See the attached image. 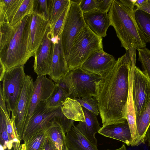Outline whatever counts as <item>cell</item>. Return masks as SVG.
<instances>
[{
    "label": "cell",
    "mask_w": 150,
    "mask_h": 150,
    "mask_svg": "<svg viewBox=\"0 0 150 150\" xmlns=\"http://www.w3.org/2000/svg\"><path fill=\"white\" fill-rule=\"evenodd\" d=\"M105 137L121 141L127 146L131 145L132 139L127 121L119 123L102 127L98 132Z\"/></svg>",
    "instance_id": "cell-18"
},
{
    "label": "cell",
    "mask_w": 150,
    "mask_h": 150,
    "mask_svg": "<svg viewBox=\"0 0 150 150\" xmlns=\"http://www.w3.org/2000/svg\"><path fill=\"white\" fill-rule=\"evenodd\" d=\"M31 17L29 49L34 53L43 40L50 23L43 16L35 12L31 14Z\"/></svg>",
    "instance_id": "cell-14"
},
{
    "label": "cell",
    "mask_w": 150,
    "mask_h": 150,
    "mask_svg": "<svg viewBox=\"0 0 150 150\" xmlns=\"http://www.w3.org/2000/svg\"><path fill=\"white\" fill-rule=\"evenodd\" d=\"M0 150H11L13 147L7 131L5 113L0 108Z\"/></svg>",
    "instance_id": "cell-29"
},
{
    "label": "cell",
    "mask_w": 150,
    "mask_h": 150,
    "mask_svg": "<svg viewBox=\"0 0 150 150\" xmlns=\"http://www.w3.org/2000/svg\"><path fill=\"white\" fill-rule=\"evenodd\" d=\"M69 5L66 8L53 26L50 28L52 38L59 37L61 35L69 10Z\"/></svg>",
    "instance_id": "cell-33"
},
{
    "label": "cell",
    "mask_w": 150,
    "mask_h": 150,
    "mask_svg": "<svg viewBox=\"0 0 150 150\" xmlns=\"http://www.w3.org/2000/svg\"><path fill=\"white\" fill-rule=\"evenodd\" d=\"M137 9L143 10L150 14V0H144L142 4Z\"/></svg>",
    "instance_id": "cell-39"
},
{
    "label": "cell",
    "mask_w": 150,
    "mask_h": 150,
    "mask_svg": "<svg viewBox=\"0 0 150 150\" xmlns=\"http://www.w3.org/2000/svg\"><path fill=\"white\" fill-rule=\"evenodd\" d=\"M78 4L83 13L97 10L96 0H81Z\"/></svg>",
    "instance_id": "cell-35"
},
{
    "label": "cell",
    "mask_w": 150,
    "mask_h": 150,
    "mask_svg": "<svg viewBox=\"0 0 150 150\" xmlns=\"http://www.w3.org/2000/svg\"><path fill=\"white\" fill-rule=\"evenodd\" d=\"M132 50H127L119 58L113 66L97 83L96 99L102 127L127 120Z\"/></svg>",
    "instance_id": "cell-1"
},
{
    "label": "cell",
    "mask_w": 150,
    "mask_h": 150,
    "mask_svg": "<svg viewBox=\"0 0 150 150\" xmlns=\"http://www.w3.org/2000/svg\"><path fill=\"white\" fill-rule=\"evenodd\" d=\"M61 109V106L51 107L44 101L40 103L25 124L22 140L24 142L38 132L46 131L56 121Z\"/></svg>",
    "instance_id": "cell-8"
},
{
    "label": "cell",
    "mask_w": 150,
    "mask_h": 150,
    "mask_svg": "<svg viewBox=\"0 0 150 150\" xmlns=\"http://www.w3.org/2000/svg\"><path fill=\"white\" fill-rule=\"evenodd\" d=\"M43 150H58L49 137L47 136L45 139Z\"/></svg>",
    "instance_id": "cell-37"
},
{
    "label": "cell",
    "mask_w": 150,
    "mask_h": 150,
    "mask_svg": "<svg viewBox=\"0 0 150 150\" xmlns=\"http://www.w3.org/2000/svg\"><path fill=\"white\" fill-rule=\"evenodd\" d=\"M83 16L86 25L92 31L102 38L106 35L107 30L110 25L108 13L96 10L83 13Z\"/></svg>",
    "instance_id": "cell-16"
},
{
    "label": "cell",
    "mask_w": 150,
    "mask_h": 150,
    "mask_svg": "<svg viewBox=\"0 0 150 150\" xmlns=\"http://www.w3.org/2000/svg\"><path fill=\"white\" fill-rule=\"evenodd\" d=\"M134 6L113 0L108 13L110 25L114 28L121 46L126 51L133 49L138 50L146 45L134 18Z\"/></svg>",
    "instance_id": "cell-3"
},
{
    "label": "cell",
    "mask_w": 150,
    "mask_h": 150,
    "mask_svg": "<svg viewBox=\"0 0 150 150\" xmlns=\"http://www.w3.org/2000/svg\"><path fill=\"white\" fill-rule=\"evenodd\" d=\"M146 141L148 142V145L150 146V125L146 132Z\"/></svg>",
    "instance_id": "cell-40"
},
{
    "label": "cell",
    "mask_w": 150,
    "mask_h": 150,
    "mask_svg": "<svg viewBox=\"0 0 150 150\" xmlns=\"http://www.w3.org/2000/svg\"><path fill=\"white\" fill-rule=\"evenodd\" d=\"M116 60L103 50L93 53L81 67L89 73L102 77L114 65Z\"/></svg>",
    "instance_id": "cell-12"
},
{
    "label": "cell",
    "mask_w": 150,
    "mask_h": 150,
    "mask_svg": "<svg viewBox=\"0 0 150 150\" xmlns=\"http://www.w3.org/2000/svg\"><path fill=\"white\" fill-rule=\"evenodd\" d=\"M31 20L29 15L13 26L8 23H0V67L5 72L23 66L34 56L29 49Z\"/></svg>",
    "instance_id": "cell-2"
},
{
    "label": "cell",
    "mask_w": 150,
    "mask_h": 150,
    "mask_svg": "<svg viewBox=\"0 0 150 150\" xmlns=\"http://www.w3.org/2000/svg\"><path fill=\"white\" fill-rule=\"evenodd\" d=\"M23 0H0V23L10 24Z\"/></svg>",
    "instance_id": "cell-25"
},
{
    "label": "cell",
    "mask_w": 150,
    "mask_h": 150,
    "mask_svg": "<svg viewBox=\"0 0 150 150\" xmlns=\"http://www.w3.org/2000/svg\"><path fill=\"white\" fill-rule=\"evenodd\" d=\"M82 108L85 121L79 122L75 126L85 137L93 145L97 146V140L95 134L101 128L97 116L83 107Z\"/></svg>",
    "instance_id": "cell-17"
},
{
    "label": "cell",
    "mask_w": 150,
    "mask_h": 150,
    "mask_svg": "<svg viewBox=\"0 0 150 150\" xmlns=\"http://www.w3.org/2000/svg\"><path fill=\"white\" fill-rule=\"evenodd\" d=\"M86 26L83 13L79 4L70 0L68 11L61 37L63 50L67 61L74 42Z\"/></svg>",
    "instance_id": "cell-6"
},
{
    "label": "cell",
    "mask_w": 150,
    "mask_h": 150,
    "mask_svg": "<svg viewBox=\"0 0 150 150\" xmlns=\"http://www.w3.org/2000/svg\"><path fill=\"white\" fill-rule=\"evenodd\" d=\"M103 50L102 38L86 26L74 42L70 50L67 64L69 70L81 67L94 52Z\"/></svg>",
    "instance_id": "cell-5"
},
{
    "label": "cell",
    "mask_w": 150,
    "mask_h": 150,
    "mask_svg": "<svg viewBox=\"0 0 150 150\" xmlns=\"http://www.w3.org/2000/svg\"><path fill=\"white\" fill-rule=\"evenodd\" d=\"M132 93L136 118L150 99V79L136 65L133 70Z\"/></svg>",
    "instance_id": "cell-11"
},
{
    "label": "cell",
    "mask_w": 150,
    "mask_h": 150,
    "mask_svg": "<svg viewBox=\"0 0 150 150\" xmlns=\"http://www.w3.org/2000/svg\"><path fill=\"white\" fill-rule=\"evenodd\" d=\"M34 88L32 77L27 75L14 113L11 119L14 122L17 133L22 140L28 113Z\"/></svg>",
    "instance_id": "cell-10"
},
{
    "label": "cell",
    "mask_w": 150,
    "mask_h": 150,
    "mask_svg": "<svg viewBox=\"0 0 150 150\" xmlns=\"http://www.w3.org/2000/svg\"><path fill=\"white\" fill-rule=\"evenodd\" d=\"M138 136V145L146 141V135L150 125V99L139 116L136 118Z\"/></svg>",
    "instance_id": "cell-22"
},
{
    "label": "cell",
    "mask_w": 150,
    "mask_h": 150,
    "mask_svg": "<svg viewBox=\"0 0 150 150\" xmlns=\"http://www.w3.org/2000/svg\"><path fill=\"white\" fill-rule=\"evenodd\" d=\"M54 86L52 80L45 76H37L34 82V88L25 123L32 115L38 105L49 97Z\"/></svg>",
    "instance_id": "cell-13"
},
{
    "label": "cell",
    "mask_w": 150,
    "mask_h": 150,
    "mask_svg": "<svg viewBox=\"0 0 150 150\" xmlns=\"http://www.w3.org/2000/svg\"><path fill=\"white\" fill-rule=\"evenodd\" d=\"M136 24L146 43H150V14L140 9H134Z\"/></svg>",
    "instance_id": "cell-24"
},
{
    "label": "cell",
    "mask_w": 150,
    "mask_h": 150,
    "mask_svg": "<svg viewBox=\"0 0 150 150\" xmlns=\"http://www.w3.org/2000/svg\"><path fill=\"white\" fill-rule=\"evenodd\" d=\"M97 9L101 12L108 13L113 0H96Z\"/></svg>",
    "instance_id": "cell-36"
},
{
    "label": "cell",
    "mask_w": 150,
    "mask_h": 150,
    "mask_svg": "<svg viewBox=\"0 0 150 150\" xmlns=\"http://www.w3.org/2000/svg\"><path fill=\"white\" fill-rule=\"evenodd\" d=\"M47 136L45 131L38 132L22 144V150H43Z\"/></svg>",
    "instance_id": "cell-27"
},
{
    "label": "cell",
    "mask_w": 150,
    "mask_h": 150,
    "mask_svg": "<svg viewBox=\"0 0 150 150\" xmlns=\"http://www.w3.org/2000/svg\"><path fill=\"white\" fill-rule=\"evenodd\" d=\"M138 60L141 62L142 67L150 79V50L145 47L138 50Z\"/></svg>",
    "instance_id": "cell-31"
},
{
    "label": "cell",
    "mask_w": 150,
    "mask_h": 150,
    "mask_svg": "<svg viewBox=\"0 0 150 150\" xmlns=\"http://www.w3.org/2000/svg\"><path fill=\"white\" fill-rule=\"evenodd\" d=\"M68 97L66 92L56 84L50 95L44 101L46 105L51 107H57L61 106Z\"/></svg>",
    "instance_id": "cell-28"
},
{
    "label": "cell",
    "mask_w": 150,
    "mask_h": 150,
    "mask_svg": "<svg viewBox=\"0 0 150 150\" xmlns=\"http://www.w3.org/2000/svg\"><path fill=\"white\" fill-rule=\"evenodd\" d=\"M61 37V35L59 38L52 39L54 48L52 68L49 75L55 82L69 71L63 50Z\"/></svg>",
    "instance_id": "cell-15"
},
{
    "label": "cell",
    "mask_w": 150,
    "mask_h": 150,
    "mask_svg": "<svg viewBox=\"0 0 150 150\" xmlns=\"http://www.w3.org/2000/svg\"><path fill=\"white\" fill-rule=\"evenodd\" d=\"M26 75L23 66H16L6 71L3 79L2 90L8 115L16 110Z\"/></svg>",
    "instance_id": "cell-7"
},
{
    "label": "cell",
    "mask_w": 150,
    "mask_h": 150,
    "mask_svg": "<svg viewBox=\"0 0 150 150\" xmlns=\"http://www.w3.org/2000/svg\"><path fill=\"white\" fill-rule=\"evenodd\" d=\"M33 0H23L10 24L14 26L25 16L31 14L33 12Z\"/></svg>",
    "instance_id": "cell-30"
},
{
    "label": "cell",
    "mask_w": 150,
    "mask_h": 150,
    "mask_svg": "<svg viewBox=\"0 0 150 150\" xmlns=\"http://www.w3.org/2000/svg\"><path fill=\"white\" fill-rule=\"evenodd\" d=\"M0 108L4 110L6 114H8L2 88L1 85L0 87Z\"/></svg>",
    "instance_id": "cell-38"
},
{
    "label": "cell",
    "mask_w": 150,
    "mask_h": 150,
    "mask_svg": "<svg viewBox=\"0 0 150 150\" xmlns=\"http://www.w3.org/2000/svg\"><path fill=\"white\" fill-rule=\"evenodd\" d=\"M68 150H98L80 132L74 125L66 133Z\"/></svg>",
    "instance_id": "cell-19"
},
{
    "label": "cell",
    "mask_w": 150,
    "mask_h": 150,
    "mask_svg": "<svg viewBox=\"0 0 150 150\" xmlns=\"http://www.w3.org/2000/svg\"><path fill=\"white\" fill-rule=\"evenodd\" d=\"M58 150H68L66 139V133L58 122L54 121L45 131Z\"/></svg>",
    "instance_id": "cell-23"
},
{
    "label": "cell",
    "mask_w": 150,
    "mask_h": 150,
    "mask_svg": "<svg viewBox=\"0 0 150 150\" xmlns=\"http://www.w3.org/2000/svg\"><path fill=\"white\" fill-rule=\"evenodd\" d=\"M75 99L79 103L82 107L96 115L98 116L99 114L97 100L96 98L92 96H87Z\"/></svg>",
    "instance_id": "cell-32"
},
{
    "label": "cell",
    "mask_w": 150,
    "mask_h": 150,
    "mask_svg": "<svg viewBox=\"0 0 150 150\" xmlns=\"http://www.w3.org/2000/svg\"><path fill=\"white\" fill-rule=\"evenodd\" d=\"M134 66V64L132 65L129 73V88L126 115V119L129 127L132 138L133 140L136 139L138 137L136 123L135 110L132 93L133 73Z\"/></svg>",
    "instance_id": "cell-20"
},
{
    "label": "cell",
    "mask_w": 150,
    "mask_h": 150,
    "mask_svg": "<svg viewBox=\"0 0 150 150\" xmlns=\"http://www.w3.org/2000/svg\"><path fill=\"white\" fill-rule=\"evenodd\" d=\"M70 0H48V20L52 28L66 8Z\"/></svg>",
    "instance_id": "cell-26"
},
{
    "label": "cell",
    "mask_w": 150,
    "mask_h": 150,
    "mask_svg": "<svg viewBox=\"0 0 150 150\" xmlns=\"http://www.w3.org/2000/svg\"><path fill=\"white\" fill-rule=\"evenodd\" d=\"M101 77L80 67L69 70L55 83L63 89L70 98L75 99L92 96L96 98V84Z\"/></svg>",
    "instance_id": "cell-4"
},
{
    "label": "cell",
    "mask_w": 150,
    "mask_h": 150,
    "mask_svg": "<svg viewBox=\"0 0 150 150\" xmlns=\"http://www.w3.org/2000/svg\"><path fill=\"white\" fill-rule=\"evenodd\" d=\"M105 150H127V149L125 144H123L121 146L119 149L114 150L108 149Z\"/></svg>",
    "instance_id": "cell-41"
},
{
    "label": "cell",
    "mask_w": 150,
    "mask_h": 150,
    "mask_svg": "<svg viewBox=\"0 0 150 150\" xmlns=\"http://www.w3.org/2000/svg\"><path fill=\"white\" fill-rule=\"evenodd\" d=\"M61 108L62 113L68 119L79 122L85 121L82 107L76 100L68 97Z\"/></svg>",
    "instance_id": "cell-21"
},
{
    "label": "cell",
    "mask_w": 150,
    "mask_h": 150,
    "mask_svg": "<svg viewBox=\"0 0 150 150\" xmlns=\"http://www.w3.org/2000/svg\"><path fill=\"white\" fill-rule=\"evenodd\" d=\"M54 43L50 26L38 48L34 52V70L38 76L49 75L52 68Z\"/></svg>",
    "instance_id": "cell-9"
},
{
    "label": "cell",
    "mask_w": 150,
    "mask_h": 150,
    "mask_svg": "<svg viewBox=\"0 0 150 150\" xmlns=\"http://www.w3.org/2000/svg\"><path fill=\"white\" fill-rule=\"evenodd\" d=\"M33 10L48 20V0H33Z\"/></svg>",
    "instance_id": "cell-34"
}]
</instances>
